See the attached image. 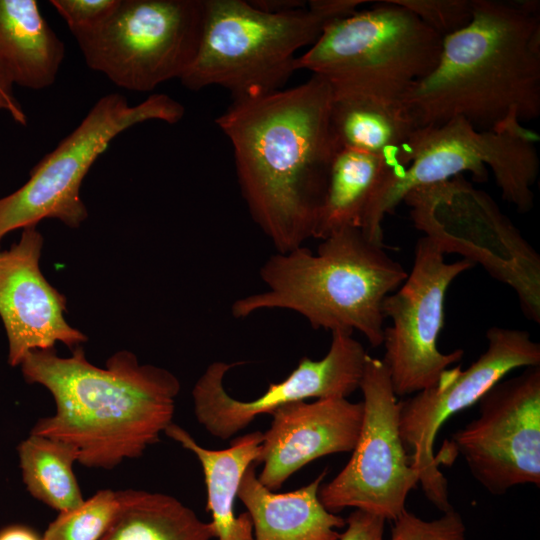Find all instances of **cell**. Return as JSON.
Instances as JSON below:
<instances>
[{
	"mask_svg": "<svg viewBox=\"0 0 540 540\" xmlns=\"http://www.w3.org/2000/svg\"><path fill=\"white\" fill-rule=\"evenodd\" d=\"M365 0H312L305 7L269 12L251 1L205 0L197 55L180 78L189 90L220 86L233 99L283 88L295 69V53L312 45L333 20Z\"/></svg>",
	"mask_w": 540,
	"mask_h": 540,
	"instance_id": "5",
	"label": "cell"
},
{
	"mask_svg": "<svg viewBox=\"0 0 540 540\" xmlns=\"http://www.w3.org/2000/svg\"><path fill=\"white\" fill-rule=\"evenodd\" d=\"M65 56L63 41L35 0H0V75L40 90L54 84Z\"/></svg>",
	"mask_w": 540,
	"mask_h": 540,
	"instance_id": "18",
	"label": "cell"
},
{
	"mask_svg": "<svg viewBox=\"0 0 540 540\" xmlns=\"http://www.w3.org/2000/svg\"><path fill=\"white\" fill-rule=\"evenodd\" d=\"M415 14L444 38L464 28L472 19V0H393Z\"/></svg>",
	"mask_w": 540,
	"mask_h": 540,
	"instance_id": "26",
	"label": "cell"
},
{
	"mask_svg": "<svg viewBox=\"0 0 540 540\" xmlns=\"http://www.w3.org/2000/svg\"><path fill=\"white\" fill-rule=\"evenodd\" d=\"M331 333V345L323 358H301L287 378L270 384L261 396L251 401L235 399L224 388L226 373L239 363L213 362L192 390L197 421L212 436L226 440L257 416L272 414L286 404L309 398H347L359 388L368 354L352 334Z\"/></svg>",
	"mask_w": 540,
	"mask_h": 540,
	"instance_id": "14",
	"label": "cell"
},
{
	"mask_svg": "<svg viewBox=\"0 0 540 540\" xmlns=\"http://www.w3.org/2000/svg\"><path fill=\"white\" fill-rule=\"evenodd\" d=\"M0 540H42V537L29 527L12 525L0 530Z\"/></svg>",
	"mask_w": 540,
	"mask_h": 540,
	"instance_id": "30",
	"label": "cell"
},
{
	"mask_svg": "<svg viewBox=\"0 0 540 540\" xmlns=\"http://www.w3.org/2000/svg\"><path fill=\"white\" fill-rule=\"evenodd\" d=\"M477 404L478 417L451 440L471 475L495 496L518 485L539 487L540 365L500 380Z\"/></svg>",
	"mask_w": 540,
	"mask_h": 540,
	"instance_id": "13",
	"label": "cell"
},
{
	"mask_svg": "<svg viewBox=\"0 0 540 540\" xmlns=\"http://www.w3.org/2000/svg\"><path fill=\"white\" fill-rule=\"evenodd\" d=\"M384 248L361 229L347 227L323 239L316 253L304 246L276 252L260 268L266 289L235 300L231 313L243 319L266 309L290 310L314 329L357 330L378 347L383 301L408 275Z\"/></svg>",
	"mask_w": 540,
	"mask_h": 540,
	"instance_id": "4",
	"label": "cell"
},
{
	"mask_svg": "<svg viewBox=\"0 0 540 540\" xmlns=\"http://www.w3.org/2000/svg\"><path fill=\"white\" fill-rule=\"evenodd\" d=\"M393 168L396 166L383 157L338 149L330 164L313 238L323 240L347 227L361 229L374 197Z\"/></svg>",
	"mask_w": 540,
	"mask_h": 540,
	"instance_id": "21",
	"label": "cell"
},
{
	"mask_svg": "<svg viewBox=\"0 0 540 540\" xmlns=\"http://www.w3.org/2000/svg\"><path fill=\"white\" fill-rule=\"evenodd\" d=\"M184 113L181 103L163 93L134 106L117 93L98 99L81 123L31 169L27 182L0 198V239L47 218L78 228L88 217L81 184L110 142L134 125L149 120L175 124Z\"/></svg>",
	"mask_w": 540,
	"mask_h": 540,
	"instance_id": "8",
	"label": "cell"
},
{
	"mask_svg": "<svg viewBox=\"0 0 540 540\" xmlns=\"http://www.w3.org/2000/svg\"><path fill=\"white\" fill-rule=\"evenodd\" d=\"M20 366L26 382L45 387L56 404L55 414L39 419L31 433L71 445L83 466L110 470L138 458L172 423L178 378L140 364L130 351L116 352L102 368L80 346L70 357L54 348L34 350Z\"/></svg>",
	"mask_w": 540,
	"mask_h": 540,
	"instance_id": "3",
	"label": "cell"
},
{
	"mask_svg": "<svg viewBox=\"0 0 540 540\" xmlns=\"http://www.w3.org/2000/svg\"><path fill=\"white\" fill-rule=\"evenodd\" d=\"M23 481L29 493L60 512L78 507L84 499L73 472L78 452L71 445L32 434L18 446Z\"/></svg>",
	"mask_w": 540,
	"mask_h": 540,
	"instance_id": "23",
	"label": "cell"
},
{
	"mask_svg": "<svg viewBox=\"0 0 540 540\" xmlns=\"http://www.w3.org/2000/svg\"><path fill=\"white\" fill-rule=\"evenodd\" d=\"M442 37L408 9L385 0L330 22L295 69L325 79L335 93L400 101L435 68Z\"/></svg>",
	"mask_w": 540,
	"mask_h": 540,
	"instance_id": "7",
	"label": "cell"
},
{
	"mask_svg": "<svg viewBox=\"0 0 540 540\" xmlns=\"http://www.w3.org/2000/svg\"><path fill=\"white\" fill-rule=\"evenodd\" d=\"M487 348L468 368L448 369L432 387L398 401L399 430L425 496L443 512L453 508L434 455L436 436L453 415L476 404L509 372L540 365V344L528 331L493 326Z\"/></svg>",
	"mask_w": 540,
	"mask_h": 540,
	"instance_id": "11",
	"label": "cell"
},
{
	"mask_svg": "<svg viewBox=\"0 0 540 540\" xmlns=\"http://www.w3.org/2000/svg\"><path fill=\"white\" fill-rule=\"evenodd\" d=\"M215 530L173 496L121 491V504L100 540H211Z\"/></svg>",
	"mask_w": 540,
	"mask_h": 540,
	"instance_id": "22",
	"label": "cell"
},
{
	"mask_svg": "<svg viewBox=\"0 0 540 540\" xmlns=\"http://www.w3.org/2000/svg\"><path fill=\"white\" fill-rule=\"evenodd\" d=\"M332 88L320 76L263 96L233 99L216 124L234 151L242 197L276 252L313 238L330 164Z\"/></svg>",
	"mask_w": 540,
	"mask_h": 540,
	"instance_id": "1",
	"label": "cell"
},
{
	"mask_svg": "<svg viewBox=\"0 0 540 540\" xmlns=\"http://www.w3.org/2000/svg\"><path fill=\"white\" fill-rule=\"evenodd\" d=\"M199 460L207 490L206 510L218 540H254L248 512L236 516L234 502L241 480L252 464L258 465L263 433L255 431L235 438L230 447L211 450L199 445L182 427L171 423L164 431Z\"/></svg>",
	"mask_w": 540,
	"mask_h": 540,
	"instance_id": "19",
	"label": "cell"
},
{
	"mask_svg": "<svg viewBox=\"0 0 540 540\" xmlns=\"http://www.w3.org/2000/svg\"><path fill=\"white\" fill-rule=\"evenodd\" d=\"M345 520V530L339 540H384L383 518L355 509Z\"/></svg>",
	"mask_w": 540,
	"mask_h": 540,
	"instance_id": "28",
	"label": "cell"
},
{
	"mask_svg": "<svg viewBox=\"0 0 540 540\" xmlns=\"http://www.w3.org/2000/svg\"><path fill=\"white\" fill-rule=\"evenodd\" d=\"M44 238L36 226L22 229L20 239L0 250V318L8 339V362L20 365L34 350L70 348L87 341L66 321V297L40 270Z\"/></svg>",
	"mask_w": 540,
	"mask_h": 540,
	"instance_id": "15",
	"label": "cell"
},
{
	"mask_svg": "<svg viewBox=\"0 0 540 540\" xmlns=\"http://www.w3.org/2000/svg\"><path fill=\"white\" fill-rule=\"evenodd\" d=\"M121 504V491L103 489L78 507L60 512L42 540H100Z\"/></svg>",
	"mask_w": 540,
	"mask_h": 540,
	"instance_id": "24",
	"label": "cell"
},
{
	"mask_svg": "<svg viewBox=\"0 0 540 540\" xmlns=\"http://www.w3.org/2000/svg\"><path fill=\"white\" fill-rule=\"evenodd\" d=\"M0 110L7 111L20 125H27V116L13 94V84L0 75Z\"/></svg>",
	"mask_w": 540,
	"mask_h": 540,
	"instance_id": "29",
	"label": "cell"
},
{
	"mask_svg": "<svg viewBox=\"0 0 540 540\" xmlns=\"http://www.w3.org/2000/svg\"><path fill=\"white\" fill-rule=\"evenodd\" d=\"M475 264L468 259L447 263L430 238L418 239L410 273L398 290L383 301L382 344L385 364L396 397L434 386L464 351L442 353L437 341L444 321V300L451 282Z\"/></svg>",
	"mask_w": 540,
	"mask_h": 540,
	"instance_id": "12",
	"label": "cell"
},
{
	"mask_svg": "<svg viewBox=\"0 0 540 540\" xmlns=\"http://www.w3.org/2000/svg\"><path fill=\"white\" fill-rule=\"evenodd\" d=\"M120 0H50L64 19L72 35L90 31L103 24L116 10Z\"/></svg>",
	"mask_w": 540,
	"mask_h": 540,
	"instance_id": "27",
	"label": "cell"
},
{
	"mask_svg": "<svg viewBox=\"0 0 540 540\" xmlns=\"http://www.w3.org/2000/svg\"><path fill=\"white\" fill-rule=\"evenodd\" d=\"M472 5L471 21L442 38L435 68L400 100L417 128L462 118L488 131L540 115L539 2Z\"/></svg>",
	"mask_w": 540,
	"mask_h": 540,
	"instance_id": "2",
	"label": "cell"
},
{
	"mask_svg": "<svg viewBox=\"0 0 540 540\" xmlns=\"http://www.w3.org/2000/svg\"><path fill=\"white\" fill-rule=\"evenodd\" d=\"M359 389L363 418L356 445L344 468L320 486L318 496L332 513L355 508L394 521L406 510L419 474L400 435L398 401L381 359L367 356Z\"/></svg>",
	"mask_w": 540,
	"mask_h": 540,
	"instance_id": "10",
	"label": "cell"
},
{
	"mask_svg": "<svg viewBox=\"0 0 540 540\" xmlns=\"http://www.w3.org/2000/svg\"><path fill=\"white\" fill-rule=\"evenodd\" d=\"M256 466L248 467L237 494L251 517L254 540H339L346 520L328 511L318 496L327 469L305 486L275 493L260 483Z\"/></svg>",
	"mask_w": 540,
	"mask_h": 540,
	"instance_id": "17",
	"label": "cell"
},
{
	"mask_svg": "<svg viewBox=\"0 0 540 540\" xmlns=\"http://www.w3.org/2000/svg\"><path fill=\"white\" fill-rule=\"evenodd\" d=\"M538 136L522 124L480 131L462 118L418 128L409 143L407 163L393 168L374 197L361 231L384 245L382 222L412 190L446 182L463 172L479 181L492 171L502 198L518 212L534 205L532 187L539 172Z\"/></svg>",
	"mask_w": 540,
	"mask_h": 540,
	"instance_id": "6",
	"label": "cell"
},
{
	"mask_svg": "<svg viewBox=\"0 0 540 540\" xmlns=\"http://www.w3.org/2000/svg\"><path fill=\"white\" fill-rule=\"evenodd\" d=\"M204 17L205 0H120L103 24L73 37L91 70L144 93L184 75L197 55Z\"/></svg>",
	"mask_w": 540,
	"mask_h": 540,
	"instance_id": "9",
	"label": "cell"
},
{
	"mask_svg": "<svg viewBox=\"0 0 540 540\" xmlns=\"http://www.w3.org/2000/svg\"><path fill=\"white\" fill-rule=\"evenodd\" d=\"M263 433L257 475L260 483L276 491L313 460L354 449L363 418V403L347 398L299 401L277 408Z\"/></svg>",
	"mask_w": 540,
	"mask_h": 540,
	"instance_id": "16",
	"label": "cell"
},
{
	"mask_svg": "<svg viewBox=\"0 0 540 540\" xmlns=\"http://www.w3.org/2000/svg\"><path fill=\"white\" fill-rule=\"evenodd\" d=\"M330 126L338 149H352L407 163L410 140L418 129L400 101L332 91Z\"/></svg>",
	"mask_w": 540,
	"mask_h": 540,
	"instance_id": "20",
	"label": "cell"
},
{
	"mask_svg": "<svg viewBox=\"0 0 540 540\" xmlns=\"http://www.w3.org/2000/svg\"><path fill=\"white\" fill-rule=\"evenodd\" d=\"M389 540H468L461 515L453 508L433 520L407 509L394 521Z\"/></svg>",
	"mask_w": 540,
	"mask_h": 540,
	"instance_id": "25",
	"label": "cell"
}]
</instances>
